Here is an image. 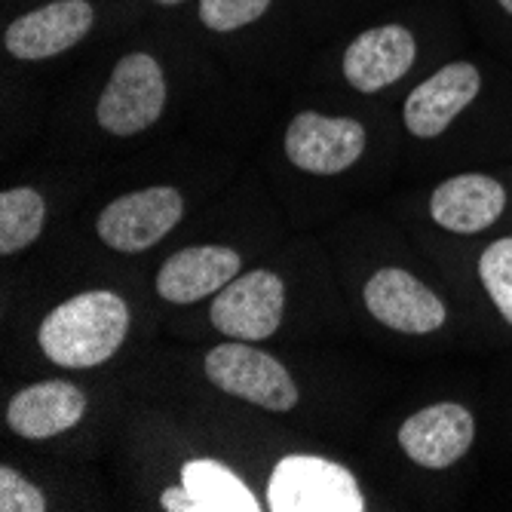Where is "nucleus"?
I'll list each match as a JSON object with an SVG mask.
<instances>
[{
	"mask_svg": "<svg viewBox=\"0 0 512 512\" xmlns=\"http://www.w3.org/2000/svg\"><path fill=\"white\" fill-rule=\"evenodd\" d=\"M479 279L497 313L512 325V237H500L482 252Z\"/></svg>",
	"mask_w": 512,
	"mask_h": 512,
	"instance_id": "18",
	"label": "nucleus"
},
{
	"mask_svg": "<svg viewBox=\"0 0 512 512\" xmlns=\"http://www.w3.org/2000/svg\"><path fill=\"white\" fill-rule=\"evenodd\" d=\"M417 59V40L405 25H378L350 40L344 77L359 92H381L402 80Z\"/></svg>",
	"mask_w": 512,
	"mask_h": 512,
	"instance_id": "12",
	"label": "nucleus"
},
{
	"mask_svg": "<svg viewBox=\"0 0 512 512\" xmlns=\"http://www.w3.org/2000/svg\"><path fill=\"white\" fill-rule=\"evenodd\" d=\"M181 485L194 494L200 512H258L261 503L249 491V485L224 467L221 460H188L181 467Z\"/></svg>",
	"mask_w": 512,
	"mask_h": 512,
	"instance_id": "16",
	"label": "nucleus"
},
{
	"mask_svg": "<svg viewBox=\"0 0 512 512\" xmlns=\"http://www.w3.org/2000/svg\"><path fill=\"white\" fill-rule=\"evenodd\" d=\"M129 335V307L117 292L92 289L62 301L40 322L37 344L62 368H96L108 362Z\"/></svg>",
	"mask_w": 512,
	"mask_h": 512,
	"instance_id": "1",
	"label": "nucleus"
},
{
	"mask_svg": "<svg viewBox=\"0 0 512 512\" xmlns=\"http://www.w3.org/2000/svg\"><path fill=\"white\" fill-rule=\"evenodd\" d=\"M267 509L273 512H362L365 494L344 463L316 457V454H289L279 460L270 473Z\"/></svg>",
	"mask_w": 512,
	"mask_h": 512,
	"instance_id": "2",
	"label": "nucleus"
},
{
	"mask_svg": "<svg viewBox=\"0 0 512 512\" xmlns=\"http://www.w3.org/2000/svg\"><path fill=\"white\" fill-rule=\"evenodd\" d=\"M243 258L227 246H188L169 255L157 273V295L172 304H194L218 295L240 276Z\"/></svg>",
	"mask_w": 512,
	"mask_h": 512,
	"instance_id": "14",
	"label": "nucleus"
},
{
	"mask_svg": "<svg viewBox=\"0 0 512 512\" xmlns=\"http://www.w3.org/2000/svg\"><path fill=\"white\" fill-rule=\"evenodd\" d=\"M362 295L368 313L402 335H433L448 319L442 298L402 267L378 270L365 283Z\"/></svg>",
	"mask_w": 512,
	"mask_h": 512,
	"instance_id": "7",
	"label": "nucleus"
},
{
	"mask_svg": "<svg viewBox=\"0 0 512 512\" xmlns=\"http://www.w3.org/2000/svg\"><path fill=\"white\" fill-rule=\"evenodd\" d=\"M476 442V417L460 402H436L414 411L399 427V445L424 470H448Z\"/></svg>",
	"mask_w": 512,
	"mask_h": 512,
	"instance_id": "10",
	"label": "nucleus"
},
{
	"mask_svg": "<svg viewBox=\"0 0 512 512\" xmlns=\"http://www.w3.org/2000/svg\"><path fill=\"white\" fill-rule=\"evenodd\" d=\"M509 194L506 188L482 172H463L454 178H445L430 197V215L439 227L451 234L470 237L482 234L491 224L500 221L506 212Z\"/></svg>",
	"mask_w": 512,
	"mask_h": 512,
	"instance_id": "13",
	"label": "nucleus"
},
{
	"mask_svg": "<svg viewBox=\"0 0 512 512\" xmlns=\"http://www.w3.org/2000/svg\"><path fill=\"white\" fill-rule=\"evenodd\" d=\"M160 506L166 512H200V503L194 500V494L184 488V485H175V488H166L160 494Z\"/></svg>",
	"mask_w": 512,
	"mask_h": 512,
	"instance_id": "21",
	"label": "nucleus"
},
{
	"mask_svg": "<svg viewBox=\"0 0 512 512\" xmlns=\"http://www.w3.org/2000/svg\"><path fill=\"white\" fill-rule=\"evenodd\" d=\"M206 378L218 390L264 411H289L298 405V387L289 368L276 356L249 347V341H227L209 350Z\"/></svg>",
	"mask_w": 512,
	"mask_h": 512,
	"instance_id": "3",
	"label": "nucleus"
},
{
	"mask_svg": "<svg viewBox=\"0 0 512 512\" xmlns=\"http://www.w3.org/2000/svg\"><path fill=\"white\" fill-rule=\"evenodd\" d=\"M365 151V129L350 117H325L316 111L298 114L286 129V157L301 172L338 175Z\"/></svg>",
	"mask_w": 512,
	"mask_h": 512,
	"instance_id": "8",
	"label": "nucleus"
},
{
	"mask_svg": "<svg viewBox=\"0 0 512 512\" xmlns=\"http://www.w3.org/2000/svg\"><path fill=\"white\" fill-rule=\"evenodd\" d=\"M166 108V77L154 56L129 53L123 56L96 105V120L105 132L129 138L145 132L160 120Z\"/></svg>",
	"mask_w": 512,
	"mask_h": 512,
	"instance_id": "4",
	"label": "nucleus"
},
{
	"mask_svg": "<svg viewBox=\"0 0 512 512\" xmlns=\"http://www.w3.org/2000/svg\"><path fill=\"white\" fill-rule=\"evenodd\" d=\"M0 509L4 512H46V497L13 467H0Z\"/></svg>",
	"mask_w": 512,
	"mask_h": 512,
	"instance_id": "20",
	"label": "nucleus"
},
{
	"mask_svg": "<svg viewBox=\"0 0 512 512\" xmlns=\"http://www.w3.org/2000/svg\"><path fill=\"white\" fill-rule=\"evenodd\" d=\"M497 4H500V7H503V10H506L509 16H512V0H497Z\"/></svg>",
	"mask_w": 512,
	"mask_h": 512,
	"instance_id": "23",
	"label": "nucleus"
},
{
	"mask_svg": "<svg viewBox=\"0 0 512 512\" xmlns=\"http://www.w3.org/2000/svg\"><path fill=\"white\" fill-rule=\"evenodd\" d=\"M154 4H160V7H178V4H184V0H154Z\"/></svg>",
	"mask_w": 512,
	"mask_h": 512,
	"instance_id": "22",
	"label": "nucleus"
},
{
	"mask_svg": "<svg viewBox=\"0 0 512 512\" xmlns=\"http://www.w3.org/2000/svg\"><path fill=\"white\" fill-rule=\"evenodd\" d=\"M286 310V286L273 270H249L215 295L212 325L234 341H267L276 335Z\"/></svg>",
	"mask_w": 512,
	"mask_h": 512,
	"instance_id": "5",
	"label": "nucleus"
},
{
	"mask_svg": "<svg viewBox=\"0 0 512 512\" xmlns=\"http://www.w3.org/2000/svg\"><path fill=\"white\" fill-rule=\"evenodd\" d=\"M46 224V203L34 188H10L0 194V252L28 249Z\"/></svg>",
	"mask_w": 512,
	"mask_h": 512,
	"instance_id": "17",
	"label": "nucleus"
},
{
	"mask_svg": "<svg viewBox=\"0 0 512 512\" xmlns=\"http://www.w3.org/2000/svg\"><path fill=\"white\" fill-rule=\"evenodd\" d=\"M181 215H184L181 194L175 188H166V184H157V188L132 191L108 203L96 221V230L105 246L132 255L157 246L181 221Z\"/></svg>",
	"mask_w": 512,
	"mask_h": 512,
	"instance_id": "6",
	"label": "nucleus"
},
{
	"mask_svg": "<svg viewBox=\"0 0 512 512\" xmlns=\"http://www.w3.org/2000/svg\"><path fill=\"white\" fill-rule=\"evenodd\" d=\"M96 25V10L89 0H53L43 4L4 31L7 53L19 62H43L68 53Z\"/></svg>",
	"mask_w": 512,
	"mask_h": 512,
	"instance_id": "9",
	"label": "nucleus"
},
{
	"mask_svg": "<svg viewBox=\"0 0 512 512\" xmlns=\"http://www.w3.org/2000/svg\"><path fill=\"white\" fill-rule=\"evenodd\" d=\"M273 0H200V19L209 31L227 34L258 22Z\"/></svg>",
	"mask_w": 512,
	"mask_h": 512,
	"instance_id": "19",
	"label": "nucleus"
},
{
	"mask_svg": "<svg viewBox=\"0 0 512 512\" xmlns=\"http://www.w3.org/2000/svg\"><path fill=\"white\" fill-rule=\"evenodd\" d=\"M482 92V74L473 62H448L417 83L402 108L405 129L414 138L442 135Z\"/></svg>",
	"mask_w": 512,
	"mask_h": 512,
	"instance_id": "11",
	"label": "nucleus"
},
{
	"mask_svg": "<svg viewBox=\"0 0 512 512\" xmlns=\"http://www.w3.org/2000/svg\"><path fill=\"white\" fill-rule=\"evenodd\" d=\"M86 414V396L68 381H40L10 399L7 424L22 439H53L77 427Z\"/></svg>",
	"mask_w": 512,
	"mask_h": 512,
	"instance_id": "15",
	"label": "nucleus"
}]
</instances>
